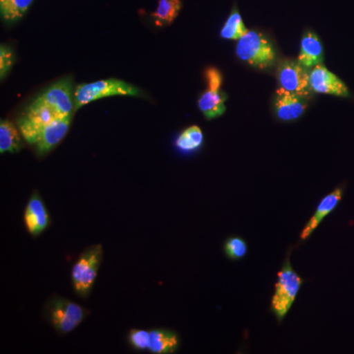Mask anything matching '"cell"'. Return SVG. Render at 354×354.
I'll return each mask as SVG.
<instances>
[{"instance_id":"1","label":"cell","mask_w":354,"mask_h":354,"mask_svg":"<svg viewBox=\"0 0 354 354\" xmlns=\"http://www.w3.org/2000/svg\"><path fill=\"white\" fill-rule=\"evenodd\" d=\"M304 279L293 269L290 264V254L286 258L281 271L278 272V281L274 286L271 301V312L278 323L283 322L297 299Z\"/></svg>"},{"instance_id":"2","label":"cell","mask_w":354,"mask_h":354,"mask_svg":"<svg viewBox=\"0 0 354 354\" xmlns=\"http://www.w3.org/2000/svg\"><path fill=\"white\" fill-rule=\"evenodd\" d=\"M236 55L242 62L258 69H267L276 62V50L262 32L248 31L236 46Z\"/></svg>"},{"instance_id":"3","label":"cell","mask_w":354,"mask_h":354,"mask_svg":"<svg viewBox=\"0 0 354 354\" xmlns=\"http://www.w3.org/2000/svg\"><path fill=\"white\" fill-rule=\"evenodd\" d=\"M140 95H141V91L136 86L118 79L111 78L82 84L75 90V109L78 111L86 104L104 97H114V95L139 97Z\"/></svg>"},{"instance_id":"4","label":"cell","mask_w":354,"mask_h":354,"mask_svg":"<svg viewBox=\"0 0 354 354\" xmlns=\"http://www.w3.org/2000/svg\"><path fill=\"white\" fill-rule=\"evenodd\" d=\"M102 260V246L88 247L72 268L71 279L74 290L81 297H87L92 290Z\"/></svg>"},{"instance_id":"5","label":"cell","mask_w":354,"mask_h":354,"mask_svg":"<svg viewBox=\"0 0 354 354\" xmlns=\"http://www.w3.org/2000/svg\"><path fill=\"white\" fill-rule=\"evenodd\" d=\"M57 118H62L55 109L35 100L18 120V128L26 142L35 145L44 127Z\"/></svg>"},{"instance_id":"6","label":"cell","mask_w":354,"mask_h":354,"mask_svg":"<svg viewBox=\"0 0 354 354\" xmlns=\"http://www.w3.org/2000/svg\"><path fill=\"white\" fill-rule=\"evenodd\" d=\"M205 78H206L207 90L200 97L198 106L206 120H212L214 118H220L227 111L225 108L227 95L221 92L223 75L220 70L215 67H209L205 72Z\"/></svg>"},{"instance_id":"7","label":"cell","mask_w":354,"mask_h":354,"mask_svg":"<svg viewBox=\"0 0 354 354\" xmlns=\"http://www.w3.org/2000/svg\"><path fill=\"white\" fill-rule=\"evenodd\" d=\"M50 322L58 334L67 335L83 322L86 310L64 297H55L48 305Z\"/></svg>"},{"instance_id":"8","label":"cell","mask_w":354,"mask_h":354,"mask_svg":"<svg viewBox=\"0 0 354 354\" xmlns=\"http://www.w3.org/2000/svg\"><path fill=\"white\" fill-rule=\"evenodd\" d=\"M75 90L73 81L68 77L53 84L36 100L55 109L60 118H70L76 111Z\"/></svg>"},{"instance_id":"9","label":"cell","mask_w":354,"mask_h":354,"mask_svg":"<svg viewBox=\"0 0 354 354\" xmlns=\"http://www.w3.org/2000/svg\"><path fill=\"white\" fill-rule=\"evenodd\" d=\"M278 80L281 88L301 97L310 95V77L305 67L298 62L283 59L278 67Z\"/></svg>"},{"instance_id":"10","label":"cell","mask_w":354,"mask_h":354,"mask_svg":"<svg viewBox=\"0 0 354 354\" xmlns=\"http://www.w3.org/2000/svg\"><path fill=\"white\" fill-rule=\"evenodd\" d=\"M310 87L318 94L332 95L335 97H348L349 91L341 79L326 68L322 64L316 65L310 72Z\"/></svg>"},{"instance_id":"11","label":"cell","mask_w":354,"mask_h":354,"mask_svg":"<svg viewBox=\"0 0 354 354\" xmlns=\"http://www.w3.org/2000/svg\"><path fill=\"white\" fill-rule=\"evenodd\" d=\"M24 221L28 232L32 236H38L50 225V216L46 205L37 191L32 193L26 206Z\"/></svg>"},{"instance_id":"12","label":"cell","mask_w":354,"mask_h":354,"mask_svg":"<svg viewBox=\"0 0 354 354\" xmlns=\"http://www.w3.org/2000/svg\"><path fill=\"white\" fill-rule=\"evenodd\" d=\"M73 116L57 118L44 127L37 143L35 144L39 156L46 155L55 148L66 136Z\"/></svg>"},{"instance_id":"13","label":"cell","mask_w":354,"mask_h":354,"mask_svg":"<svg viewBox=\"0 0 354 354\" xmlns=\"http://www.w3.org/2000/svg\"><path fill=\"white\" fill-rule=\"evenodd\" d=\"M304 97L286 92L283 88L277 90L274 97V111L277 118L281 121H293L301 118L306 111Z\"/></svg>"},{"instance_id":"14","label":"cell","mask_w":354,"mask_h":354,"mask_svg":"<svg viewBox=\"0 0 354 354\" xmlns=\"http://www.w3.org/2000/svg\"><path fill=\"white\" fill-rule=\"evenodd\" d=\"M342 195H344V187L339 186L321 200L313 216L302 230L301 234H300V241H307L310 235L313 234L314 230L318 227V225L325 220L326 216H329L333 211H335L337 205L341 202Z\"/></svg>"},{"instance_id":"15","label":"cell","mask_w":354,"mask_h":354,"mask_svg":"<svg viewBox=\"0 0 354 354\" xmlns=\"http://www.w3.org/2000/svg\"><path fill=\"white\" fill-rule=\"evenodd\" d=\"M323 58L324 50L321 39L314 32H305L300 44L298 64H301L305 68H312L322 64Z\"/></svg>"},{"instance_id":"16","label":"cell","mask_w":354,"mask_h":354,"mask_svg":"<svg viewBox=\"0 0 354 354\" xmlns=\"http://www.w3.org/2000/svg\"><path fill=\"white\" fill-rule=\"evenodd\" d=\"M179 348V337L171 330H150V346L148 351L153 354H171Z\"/></svg>"},{"instance_id":"17","label":"cell","mask_w":354,"mask_h":354,"mask_svg":"<svg viewBox=\"0 0 354 354\" xmlns=\"http://www.w3.org/2000/svg\"><path fill=\"white\" fill-rule=\"evenodd\" d=\"M23 148L17 128L8 120L0 123V153H18Z\"/></svg>"},{"instance_id":"18","label":"cell","mask_w":354,"mask_h":354,"mask_svg":"<svg viewBox=\"0 0 354 354\" xmlns=\"http://www.w3.org/2000/svg\"><path fill=\"white\" fill-rule=\"evenodd\" d=\"M183 8L181 0H158L157 10L152 13L158 27L171 25L176 19Z\"/></svg>"},{"instance_id":"19","label":"cell","mask_w":354,"mask_h":354,"mask_svg":"<svg viewBox=\"0 0 354 354\" xmlns=\"http://www.w3.org/2000/svg\"><path fill=\"white\" fill-rule=\"evenodd\" d=\"M248 30L244 25L241 13L237 10L236 7L232 9V13L228 16L227 22L223 25L221 31V37L225 39L239 41L244 35L247 34Z\"/></svg>"},{"instance_id":"20","label":"cell","mask_w":354,"mask_h":354,"mask_svg":"<svg viewBox=\"0 0 354 354\" xmlns=\"http://www.w3.org/2000/svg\"><path fill=\"white\" fill-rule=\"evenodd\" d=\"M32 0H0V13L3 20L14 22L21 19L32 6Z\"/></svg>"},{"instance_id":"21","label":"cell","mask_w":354,"mask_h":354,"mask_svg":"<svg viewBox=\"0 0 354 354\" xmlns=\"http://www.w3.org/2000/svg\"><path fill=\"white\" fill-rule=\"evenodd\" d=\"M204 135L202 130L196 125L188 127L180 133L176 140V147L183 152H193L203 145Z\"/></svg>"},{"instance_id":"22","label":"cell","mask_w":354,"mask_h":354,"mask_svg":"<svg viewBox=\"0 0 354 354\" xmlns=\"http://www.w3.org/2000/svg\"><path fill=\"white\" fill-rule=\"evenodd\" d=\"M223 252L228 259L239 261L245 257L248 252V245L245 239L242 237H230L223 244Z\"/></svg>"},{"instance_id":"23","label":"cell","mask_w":354,"mask_h":354,"mask_svg":"<svg viewBox=\"0 0 354 354\" xmlns=\"http://www.w3.org/2000/svg\"><path fill=\"white\" fill-rule=\"evenodd\" d=\"M130 346L137 351H146L150 346V332L146 330L133 329L128 335Z\"/></svg>"},{"instance_id":"24","label":"cell","mask_w":354,"mask_h":354,"mask_svg":"<svg viewBox=\"0 0 354 354\" xmlns=\"http://www.w3.org/2000/svg\"><path fill=\"white\" fill-rule=\"evenodd\" d=\"M13 64V51L8 46L2 44L1 48H0V77H1V80H3L4 77L7 75Z\"/></svg>"}]
</instances>
